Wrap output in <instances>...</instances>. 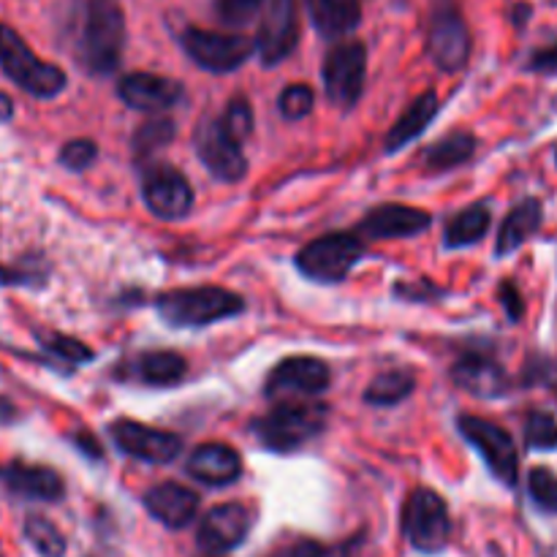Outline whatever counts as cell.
Listing matches in <instances>:
<instances>
[{
    "label": "cell",
    "instance_id": "1",
    "mask_svg": "<svg viewBox=\"0 0 557 557\" xmlns=\"http://www.w3.org/2000/svg\"><path fill=\"white\" fill-rule=\"evenodd\" d=\"M125 49V16L117 0H87L79 30V60L96 76L112 74Z\"/></svg>",
    "mask_w": 557,
    "mask_h": 557
},
{
    "label": "cell",
    "instance_id": "2",
    "mask_svg": "<svg viewBox=\"0 0 557 557\" xmlns=\"http://www.w3.org/2000/svg\"><path fill=\"white\" fill-rule=\"evenodd\" d=\"M156 310L169 326L185 330V326H207L221 319H228V315L243 313L245 302L239 294L228 292V288L196 286L161 294Z\"/></svg>",
    "mask_w": 557,
    "mask_h": 557
},
{
    "label": "cell",
    "instance_id": "3",
    "mask_svg": "<svg viewBox=\"0 0 557 557\" xmlns=\"http://www.w3.org/2000/svg\"><path fill=\"white\" fill-rule=\"evenodd\" d=\"M326 406L319 403H283L253 422V435L264 449L288 455L324 430Z\"/></svg>",
    "mask_w": 557,
    "mask_h": 557
},
{
    "label": "cell",
    "instance_id": "4",
    "mask_svg": "<svg viewBox=\"0 0 557 557\" xmlns=\"http://www.w3.org/2000/svg\"><path fill=\"white\" fill-rule=\"evenodd\" d=\"M0 71L33 98H54L65 90L63 69L36 58L25 38L9 25H0Z\"/></svg>",
    "mask_w": 557,
    "mask_h": 557
},
{
    "label": "cell",
    "instance_id": "5",
    "mask_svg": "<svg viewBox=\"0 0 557 557\" xmlns=\"http://www.w3.org/2000/svg\"><path fill=\"white\" fill-rule=\"evenodd\" d=\"M403 531L408 544L419 553H441L451 539V517L446 500L433 490H417L408 495L403 509Z\"/></svg>",
    "mask_w": 557,
    "mask_h": 557
},
{
    "label": "cell",
    "instance_id": "6",
    "mask_svg": "<svg viewBox=\"0 0 557 557\" xmlns=\"http://www.w3.org/2000/svg\"><path fill=\"white\" fill-rule=\"evenodd\" d=\"M364 245L357 234H326L297 253V267L305 277L319 283H337L362 261Z\"/></svg>",
    "mask_w": 557,
    "mask_h": 557
},
{
    "label": "cell",
    "instance_id": "7",
    "mask_svg": "<svg viewBox=\"0 0 557 557\" xmlns=\"http://www.w3.org/2000/svg\"><path fill=\"white\" fill-rule=\"evenodd\" d=\"M428 52L441 71L466 69L471 58V30L457 11L455 0H438L430 14L428 25Z\"/></svg>",
    "mask_w": 557,
    "mask_h": 557
},
{
    "label": "cell",
    "instance_id": "8",
    "mask_svg": "<svg viewBox=\"0 0 557 557\" xmlns=\"http://www.w3.org/2000/svg\"><path fill=\"white\" fill-rule=\"evenodd\" d=\"M183 49L199 69L212 71V74H228L250 60L256 52V44L248 36L237 33H215L201 30V27H188L183 33Z\"/></svg>",
    "mask_w": 557,
    "mask_h": 557
},
{
    "label": "cell",
    "instance_id": "9",
    "mask_svg": "<svg viewBox=\"0 0 557 557\" xmlns=\"http://www.w3.org/2000/svg\"><path fill=\"white\" fill-rule=\"evenodd\" d=\"M457 428L468 444L476 446L493 476L504 482L506 487H515L517 479H520V455H517L515 438L504 428L482 417H460Z\"/></svg>",
    "mask_w": 557,
    "mask_h": 557
},
{
    "label": "cell",
    "instance_id": "10",
    "mask_svg": "<svg viewBox=\"0 0 557 557\" xmlns=\"http://www.w3.org/2000/svg\"><path fill=\"white\" fill-rule=\"evenodd\" d=\"M196 156L205 163L207 172L221 183H239L248 172V161H245L243 145L223 128L221 120L201 117L194 134Z\"/></svg>",
    "mask_w": 557,
    "mask_h": 557
},
{
    "label": "cell",
    "instance_id": "11",
    "mask_svg": "<svg viewBox=\"0 0 557 557\" xmlns=\"http://www.w3.org/2000/svg\"><path fill=\"white\" fill-rule=\"evenodd\" d=\"M368 52L359 41H343L324 60V90L337 109H354L362 98Z\"/></svg>",
    "mask_w": 557,
    "mask_h": 557
},
{
    "label": "cell",
    "instance_id": "12",
    "mask_svg": "<svg viewBox=\"0 0 557 557\" xmlns=\"http://www.w3.org/2000/svg\"><path fill=\"white\" fill-rule=\"evenodd\" d=\"M256 54L267 69L283 63L299 44L297 0H264Z\"/></svg>",
    "mask_w": 557,
    "mask_h": 557
},
{
    "label": "cell",
    "instance_id": "13",
    "mask_svg": "<svg viewBox=\"0 0 557 557\" xmlns=\"http://www.w3.org/2000/svg\"><path fill=\"white\" fill-rule=\"evenodd\" d=\"M112 441L117 444L120 451L136 457L141 462H152V466H166V462L177 460L183 451V438L169 430L147 428V424L134 422V419H117L109 428Z\"/></svg>",
    "mask_w": 557,
    "mask_h": 557
},
{
    "label": "cell",
    "instance_id": "14",
    "mask_svg": "<svg viewBox=\"0 0 557 557\" xmlns=\"http://www.w3.org/2000/svg\"><path fill=\"white\" fill-rule=\"evenodd\" d=\"M141 199L156 218L180 221L194 207V190L180 169L152 166L147 169L145 183H141Z\"/></svg>",
    "mask_w": 557,
    "mask_h": 557
},
{
    "label": "cell",
    "instance_id": "15",
    "mask_svg": "<svg viewBox=\"0 0 557 557\" xmlns=\"http://www.w3.org/2000/svg\"><path fill=\"white\" fill-rule=\"evenodd\" d=\"M332 370L324 359L292 357L283 359L267 379V397H313L330 389Z\"/></svg>",
    "mask_w": 557,
    "mask_h": 557
},
{
    "label": "cell",
    "instance_id": "16",
    "mask_svg": "<svg viewBox=\"0 0 557 557\" xmlns=\"http://www.w3.org/2000/svg\"><path fill=\"white\" fill-rule=\"evenodd\" d=\"M253 515L243 504H221L210 509L201 520L196 544L210 555H226L248 539Z\"/></svg>",
    "mask_w": 557,
    "mask_h": 557
},
{
    "label": "cell",
    "instance_id": "17",
    "mask_svg": "<svg viewBox=\"0 0 557 557\" xmlns=\"http://www.w3.org/2000/svg\"><path fill=\"white\" fill-rule=\"evenodd\" d=\"M117 96L139 112H166L183 101V85L169 76L134 71L117 82Z\"/></svg>",
    "mask_w": 557,
    "mask_h": 557
},
{
    "label": "cell",
    "instance_id": "18",
    "mask_svg": "<svg viewBox=\"0 0 557 557\" xmlns=\"http://www.w3.org/2000/svg\"><path fill=\"white\" fill-rule=\"evenodd\" d=\"M433 226V215L419 207L406 205H384L370 210L359 223V232L370 239H400L417 237Z\"/></svg>",
    "mask_w": 557,
    "mask_h": 557
},
{
    "label": "cell",
    "instance_id": "19",
    "mask_svg": "<svg viewBox=\"0 0 557 557\" xmlns=\"http://www.w3.org/2000/svg\"><path fill=\"white\" fill-rule=\"evenodd\" d=\"M0 482L9 493L20 495L27 500H60L65 493V484L60 473H54L47 466H27V462L14 460L0 468Z\"/></svg>",
    "mask_w": 557,
    "mask_h": 557
},
{
    "label": "cell",
    "instance_id": "20",
    "mask_svg": "<svg viewBox=\"0 0 557 557\" xmlns=\"http://www.w3.org/2000/svg\"><path fill=\"white\" fill-rule=\"evenodd\" d=\"M145 509L161 525L172 528V531H183L185 525L194 522L196 511H199V495L185 487V484L161 482L152 490H147Z\"/></svg>",
    "mask_w": 557,
    "mask_h": 557
},
{
    "label": "cell",
    "instance_id": "21",
    "mask_svg": "<svg viewBox=\"0 0 557 557\" xmlns=\"http://www.w3.org/2000/svg\"><path fill=\"white\" fill-rule=\"evenodd\" d=\"M451 379H455V384L460 389L484 397V400L506 395V389H509V375H506V370L493 357H487V354H466L451 368Z\"/></svg>",
    "mask_w": 557,
    "mask_h": 557
},
{
    "label": "cell",
    "instance_id": "22",
    "mask_svg": "<svg viewBox=\"0 0 557 557\" xmlns=\"http://www.w3.org/2000/svg\"><path fill=\"white\" fill-rule=\"evenodd\" d=\"M188 473L210 487H228L243 476V457L226 444H201L190 455Z\"/></svg>",
    "mask_w": 557,
    "mask_h": 557
},
{
    "label": "cell",
    "instance_id": "23",
    "mask_svg": "<svg viewBox=\"0 0 557 557\" xmlns=\"http://www.w3.org/2000/svg\"><path fill=\"white\" fill-rule=\"evenodd\" d=\"M544 223V207L539 199H522L515 210L506 215V221L500 223L498 243H495V253L509 256L515 253L517 248L528 243L533 234L542 228Z\"/></svg>",
    "mask_w": 557,
    "mask_h": 557
},
{
    "label": "cell",
    "instance_id": "24",
    "mask_svg": "<svg viewBox=\"0 0 557 557\" xmlns=\"http://www.w3.org/2000/svg\"><path fill=\"white\" fill-rule=\"evenodd\" d=\"M435 114H438V96H435V90L422 92V96L400 114V120L392 125L389 134H386V152H397L403 150V147L411 145V141H417L419 136L428 131V125L433 123Z\"/></svg>",
    "mask_w": 557,
    "mask_h": 557
},
{
    "label": "cell",
    "instance_id": "25",
    "mask_svg": "<svg viewBox=\"0 0 557 557\" xmlns=\"http://www.w3.org/2000/svg\"><path fill=\"white\" fill-rule=\"evenodd\" d=\"M315 30L324 38H343L357 30L362 20L359 0H305Z\"/></svg>",
    "mask_w": 557,
    "mask_h": 557
},
{
    "label": "cell",
    "instance_id": "26",
    "mask_svg": "<svg viewBox=\"0 0 557 557\" xmlns=\"http://www.w3.org/2000/svg\"><path fill=\"white\" fill-rule=\"evenodd\" d=\"M473 152H476V136L468 134V131H455V134L430 145L424 150L422 163L428 172H449V169L466 163Z\"/></svg>",
    "mask_w": 557,
    "mask_h": 557
},
{
    "label": "cell",
    "instance_id": "27",
    "mask_svg": "<svg viewBox=\"0 0 557 557\" xmlns=\"http://www.w3.org/2000/svg\"><path fill=\"white\" fill-rule=\"evenodd\" d=\"M188 364L174 351H147L134 362V379L150 386H172L185 375Z\"/></svg>",
    "mask_w": 557,
    "mask_h": 557
},
{
    "label": "cell",
    "instance_id": "28",
    "mask_svg": "<svg viewBox=\"0 0 557 557\" xmlns=\"http://www.w3.org/2000/svg\"><path fill=\"white\" fill-rule=\"evenodd\" d=\"M490 223H493V215H490L487 205L466 207L446 226L444 245L446 248H468V245H476L490 232Z\"/></svg>",
    "mask_w": 557,
    "mask_h": 557
},
{
    "label": "cell",
    "instance_id": "29",
    "mask_svg": "<svg viewBox=\"0 0 557 557\" xmlns=\"http://www.w3.org/2000/svg\"><path fill=\"white\" fill-rule=\"evenodd\" d=\"M413 384H417V379L408 370H386V373L375 375L370 381L368 392H364V400L370 406H397V403H403L411 395Z\"/></svg>",
    "mask_w": 557,
    "mask_h": 557
},
{
    "label": "cell",
    "instance_id": "30",
    "mask_svg": "<svg viewBox=\"0 0 557 557\" xmlns=\"http://www.w3.org/2000/svg\"><path fill=\"white\" fill-rule=\"evenodd\" d=\"M177 136V125L169 117H152L141 123L134 134V156L136 158H150L158 150L169 147Z\"/></svg>",
    "mask_w": 557,
    "mask_h": 557
},
{
    "label": "cell",
    "instance_id": "31",
    "mask_svg": "<svg viewBox=\"0 0 557 557\" xmlns=\"http://www.w3.org/2000/svg\"><path fill=\"white\" fill-rule=\"evenodd\" d=\"M25 539L33 544L41 557H63L65 555V539L58 531L52 520L41 515H30L25 520Z\"/></svg>",
    "mask_w": 557,
    "mask_h": 557
},
{
    "label": "cell",
    "instance_id": "32",
    "mask_svg": "<svg viewBox=\"0 0 557 557\" xmlns=\"http://www.w3.org/2000/svg\"><path fill=\"white\" fill-rule=\"evenodd\" d=\"M38 343H41V348L49 354V357L58 359V362H63V364H85L92 359L90 348L69 335H58V332H41V335H38Z\"/></svg>",
    "mask_w": 557,
    "mask_h": 557
},
{
    "label": "cell",
    "instance_id": "33",
    "mask_svg": "<svg viewBox=\"0 0 557 557\" xmlns=\"http://www.w3.org/2000/svg\"><path fill=\"white\" fill-rule=\"evenodd\" d=\"M315 92L310 85H288L283 87L281 98H277V109L286 120H302L313 112Z\"/></svg>",
    "mask_w": 557,
    "mask_h": 557
},
{
    "label": "cell",
    "instance_id": "34",
    "mask_svg": "<svg viewBox=\"0 0 557 557\" xmlns=\"http://www.w3.org/2000/svg\"><path fill=\"white\" fill-rule=\"evenodd\" d=\"M525 444L531 449H555L557 446V422L553 413L533 411L525 419Z\"/></svg>",
    "mask_w": 557,
    "mask_h": 557
},
{
    "label": "cell",
    "instance_id": "35",
    "mask_svg": "<svg viewBox=\"0 0 557 557\" xmlns=\"http://www.w3.org/2000/svg\"><path fill=\"white\" fill-rule=\"evenodd\" d=\"M528 493L539 509L557 515V476L549 468H533L528 476Z\"/></svg>",
    "mask_w": 557,
    "mask_h": 557
},
{
    "label": "cell",
    "instance_id": "36",
    "mask_svg": "<svg viewBox=\"0 0 557 557\" xmlns=\"http://www.w3.org/2000/svg\"><path fill=\"white\" fill-rule=\"evenodd\" d=\"M264 9V0H215V14L223 25L243 27Z\"/></svg>",
    "mask_w": 557,
    "mask_h": 557
},
{
    "label": "cell",
    "instance_id": "37",
    "mask_svg": "<svg viewBox=\"0 0 557 557\" xmlns=\"http://www.w3.org/2000/svg\"><path fill=\"white\" fill-rule=\"evenodd\" d=\"M223 128L234 136V139L243 145L250 134H253V109L245 98H232V103L226 107V114L221 117Z\"/></svg>",
    "mask_w": 557,
    "mask_h": 557
},
{
    "label": "cell",
    "instance_id": "38",
    "mask_svg": "<svg viewBox=\"0 0 557 557\" xmlns=\"http://www.w3.org/2000/svg\"><path fill=\"white\" fill-rule=\"evenodd\" d=\"M96 158L98 147L90 139H74L60 150V163L65 169H71V172H85V169H90L96 163Z\"/></svg>",
    "mask_w": 557,
    "mask_h": 557
},
{
    "label": "cell",
    "instance_id": "39",
    "mask_svg": "<svg viewBox=\"0 0 557 557\" xmlns=\"http://www.w3.org/2000/svg\"><path fill=\"white\" fill-rule=\"evenodd\" d=\"M500 294V302H504L506 313H509L511 321H520L522 313H525V302H522L520 292H517L515 283H504V286L498 288Z\"/></svg>",
    "mask_w": 557,
    "mask_h": 557
},
{
    "label": "cell",
    "instance_id": "40",
    "mask_svg": "<svg viewBox=\"0 0 557 557\" xmlns=\"http://www.w3.org/2000/svg\"><path fill=\"white\" fill-rule=\"evenodd\" d=\"M528 69L539 71V74H557V41L553 47H544L539 52H533Z\"/></svg>",
    "mask_w": 557,
    "mask_h": 557
},
{
    "label": "cell",
    "instance_id": "41",
    "mask_svg": "<svg viewBox=\"0 0 557 557\" xmlns=\"http://www.w3.org/2000/svg\"><path fill=\"white\" fill-rule=\"evenodd\" d=\"M36 277L38 272L0 264V286H25V283H36Z\"/></svg>",
    "mask_w": 557,
    "mask_h": 557
},
{
    "label": "cell",
    "instance_id": "42",
    "mask_svg": "<svg viewBox=\"0 0 557 557\" xmlns=\"http://www.w3.org/2000/svg\"><path fill=\"white\" fill-rule=\"evenodd\" d=\"M71 441H74L76 444V449L82 451V455H87L90 457V460H101V444H98L96 438H92L90 433H87V430H76L74 435H71Z\"/></svg>",
    "mask_w": 557,
    "mask_h": 557
},
{
    "label": "cell",
    "instance_id": "43",
    "mask_svg": "<svg viewBox=\"0 0 557 557\" xmlns=\"http://www.w3.org/2000/svg\"><path fill=\"white\" fill-rule=\"evenodd\" d=\"M275 557H326V549L321 547V544H313V542H299V544H294V547L277 553Z\"/></svg>",
    "mask_w": 557,
    "mask_h": 557
},
{
    "label": "cell",
    "instance_id": "44",
    "mask_svg": "<svg viewBox=\"0 0 557 557\" xmlns=\"http://www.w3.org/2000/svg\"><path fill=\"white\" fill-rule=\"evenodd\" d=\"M14 419H16L14 403L5 400V397H0V428H3V424H11Z\"/></svg>",
    "mask_w": 557,
    "mask_h": 557
},
{
    "label": "cell",
    "instance_id": "45",
    "mask_svg": "<svg viewBox=\"0 0 557 557\" xmlns=\"http://www.w3.org/2000/svg\"><path fill=\"white\" fill-rule=\"evenodd\" d=\"M11 117H14V101L0 90V123H9Z\"/></svg>",
    "mask_w": 557,
    "mask_h": 557
},
{
    "label": "cell",
    "instance_id": "46",
    "mask_svg": "<svg viewBox=\"0 0 557 557\" xmlns=\"http://www.w3.org/2000/svg\"><path fill=\"white\" fill-rule=\"evenodd\" d=\"M408 3V0H395V5H406Z\"/></svg>",
    "mask_w": 557,
    "mask_h": 557
},
{
    "label": "cell",
    "instance_id": "47",
    "mask_svg": "<svg viewBox=\"0 0 557 557\" xmlns=\"http://www.w3.org/2000/svg\"><path fill=\"white\" fill-rule=\"evenodd\" d=\"M555 163H557V145H555Z\"/></svg>",
    "mask_w": 557,
    "mask_h": 557
}]
</instances>
